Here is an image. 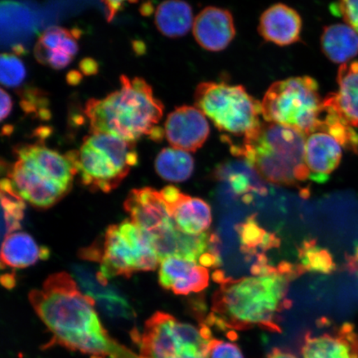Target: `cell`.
Returning a JSON list of instances; mask_svg holds the SVG:
<instances>
[{"instance_id": "obj_1", "label": "cell", "mask_w": 358, "mask_h": 358, "mask_svg": "<svg viewBox=\"0 0 358 358\" xmlns=\"http://www.w3.org/2000/svg\"><path fill=\"white\" fill-rule=\"evenodd\" d=\"M29 301L53 335V343L94 358H138L110 337L96 310V301L80 290L66 272L48 277L41 289L31 291Z\"/></svg>"}, {"instance_id": "obj_2", "label": "cell", "mask_w": 358, "mask_h": 358, "mask_svg": "<svg viewBox=\"0 0 358 358\" xmlns=\"http://www.w3.org/2000/svg\"><path fill=\"white\" fill-rule=\"evenodd\" d=\"M213 277L221 285L213 297L209 322L222 329L279 330V315L291 306L287 294L292 275L278 272L234 280L217 271Z\"/></svg>"}, {"instance_id": "obj_3", "label": "cell", "mask_w": 358, "mask_h": 358, "mask_svg": "<svg viewBox=\"0 0 358 358\" xmlns=\"http://www.w3.org/2000/svg\"><path fill=\"white\" fill-rule=\"evenodd\" d=\"M122 87L103 99L87 102L85 113L91 133H105L136 142L145 136L153 141L163 140L164 105L154 95L153 89L144 79L120 77Z\"/></svg>"}, {"instance_id": "obj_4", "label": "cell", "mask_w": 358, "mask_h": 358, "mask_svg": "<svg viewBox=\"0 0 358 358\" xmlns=\"http://www.w3.org/2000/svg\"><path fill=\"white\" fill-rule=\"evenodd\" d=\"M306 138L297 129L262 122L241 144L230 145L232 155L243 158L266 181L292 186L310 179L306 163Z\"/></svg>"}, {"instance_id": "obj_5", "label": "cell", "mask_w": 358, "mask_h": 358, "mask_svg": "<svg viewBox=\"0 0 358 358\" xmlns=\"http://www.w3.org/2000/svg\"><path fill=\"white\" fill-rule=\"evenodd\" d=\"M67 155L83 185L103 192L116 189L138 161L134 143L105 133L92 134Z\"/></svg>"}, {"instance_id": "obj_6", "label": "cell", "mask_w": 358, "mask_h": 358, "mask_svg": "<svg viewBox=\"0 0 358 358\" xmlns=\"http://www.w3.org/2000/svg\"><path fill=\"white\" fill-rule=\"evenodd\" d=\"M323 115L319 84L307 76L272 84L262 101L266 122L297 129L306 136L320 131Z\"/></svg>"}, {"instance_id": "obj_7", "label": "cell", "mask_w": 358, "mask_h": 358, "mask_svg": "<svg viewBox=\"0 0 358 358\" xmlns=\"http://www.w3.org/2000/svg\"><path fill=\"white\" fill-rule=\"evenodd\" d=\"M82 254L87 259L99 262L101 271L109 280L155 271L160 263L150 237L131 220L110 226L101 245H92Z\"/></svg>"}, {"instance_id": "obj_8", "label": "cell", "mask_w": 358, "mask_h": 358, "mask_svg": "<svg viewBox=\"0 0 358 358\" xmlns=\"http://www.w3.org/2000/svg\"><path fill=\"white\" fill-rule=\"evenodd\" d=\"M195 105L219 131L245 136L262 124V102L243 86L225 83H201L194 94Z\"/></svg>"}, {"instance_id": "obj_9", "label": "cell", "mask_w": 358, "mask_h": 358, "mask_svg": "<svg viewBox=\"0 0 358 358\" xmlns=\"http://www.w3.org/2000/svg\"><path fill=\"white\" fill-rule=\"evenodd\" d=\"M138 338V358H208L213 339L208 326L199 328L164 312L150 317Z\"/></svg>"}, {"instance_id": "obj_10", "label": "cell", "mask_w": 358, "mask_h": 358, "mask_svg": "<svg viewBox=\"0 0 358 358\" xmlns=\"http://www.w3.org/2000/svg\"><path fill=\"white\" fill-rule=\"evenodd\" d=\"M16 155L17 161L8 172V178L22 199L35 207L48 208L69 191L41 165L25 155Z\"/></svg>"}, {"instance_id": "obj_11", "label": "cell", "mask_w": 358, "mask_h": 358, "mask_svg": "<svg viewBox=\"0 0 358 358\" xmlns=\"http://www.w3.org/2000/svg\"><path fill=\"white\" fill-rule=\"evenodd\" d=\"M73 276L85 294L92 298L111 317L132 319L134 311L122 292L99 271L87 265L73 266Z\"/></svg>"}, {"instance_id": "obj_12", "label": "cell", "mask_w": 358, "mask_h": 358, "mask_svg": "<svg viewBox=\"0 0 358 358\" xmlns=\"http://www.w3.org/2000/svg\"><path fill=\"white\" fill-rule=\"evenodd\" d=\"M164 133L173 148L195 152L208 140L210 128L207 116L195 106L178 107L168 115Z\"/></svg>"}, {"instance_id": "obj_13", "label": "cell", "mask_w": 358, "mask_h": 358, "mask_svg": "<svg viewBox=\"0 0 358 358\" xmlns=\"http://www.w3.org/2000/svg\"><path fill=\"white\" fill-rule=\"evenodd\" d=\"M170 217L182 231L190 235L205 234L212 224V210L205 201L183 194L174 186L159 191Z\"/></svg>"}, {"instance_id": "obj_14", "label": "cell", "mask_w": 358, "mask_h": 358, "mask_svg": "<svg viewBox=\"0 0 358 358\" xmlns=\"http://www.w3.org/2000/svg\"><path fill=\"white\" fill-rule=\"evenodd\" d=\"M131 220L152 237L172 227L174 222L161 199L159 191L152 187L133 189L124 203Z\"/></svg>"}, {"instance_id": "obj_15", "label": "cell", "mask_w": 358, "mask_h": 358, "mask_svg": "<svg viewBox=\"0 0 358 358\" xmlns=\"http://www.w3.org/2000/svg\"><path fill=\"white\" fill-rule=\"evenodd\" d=\"M159 285L174 294L187 295L199 293L208 287V268L180 257H167L160 262Z\"/></svg>"}, {"instance_id": "obj_16", "label": "cell", "mask_w": 358, "mask_h": 358, "mask_svg": "<svg viewBox=\"0 0 358 358\" xmlns=\"http://www.w3.org/2000/svg\"><path fill=\"white\" fill-rule=\"evenodd\" d=\"M194 36L196 43L209 52H220L229 46L236 36L234 16L225 8L210 6L195 17Z\"/></svg>"}, {"instance_id": "obj_17", "label": "cell", "mask_w": 358, "mask_h": 358, "mask_svg": "<svg viewBox=\"0 0 358 358\" xmlns=\"http://www.w3.org/2000/svg\"><path fill=\"white\" fill-rule=\"evenodd\" d=\"M258 29L266 41L289 46L301 40L302 19L294 8L276 3L262 13Z\"/></svg>"}, {"instance_id": "obj_18", "label": "cell", "mask_w": 358, "mask_h": 358, "mask_svg": "<svg viewBox=\"0 0 358 358\" xmlns=\"http://www.w3.org/2000/svg\"><path fill=\"white\" fill-rule=\"evenodd\" d=\"M79 31L52 27L40 36L34 48L35 57L43 65L55 69L69 66L78 52Z\"/></svg>"}, {"instance_id": "obj_19", "label": "cell", "mask_w": 358, "mask_h": 358, "mask_svg": "<svg viewBox=\"0 0 358 358\" xmlns=\"http://www.w3.org/2000/svg\"><path fill=\"white\" fill-rule=\"evenodd\" d=\"M342 159V146L329 134L319 131L307 136L306 163L310 179L324 183L338 167Z\"/></svg>"}, {"instance_id": "obj_20", "label": "cell", "mask_w": 358, "mask_h": 358, "mask_svg": "<svg viewBox=\"0 0 358 358\" xmlns=\"http://www.w3.org/2000/svg\"><path fill=\"white\" fill-rule=\"evenodd\" d=\"M302 353L303 358H358V334L345 324L334 334L307 336Z\"/></svg>"}, {"instance_id": "obj_21", "label": "cell", "mask_w": 358, "mask_h": 358, "mask_svg": "<svg viewBox=\"0 0 358 358\" xmlns=\"http://www.w3.org/2000/svg\"><path fill=\"white\" fill-rule=\"evenodd\" d=\"M50 250L39 245L32 236L25 232H13L3 240L1 265L22 268L48 259Z\"/></svg>"}, {"instance_id": "obj_22", "label": "cell", "mask_w": 358, "mask_h": 358, "mask_svg": "<svg viewBox=\"0 0 358 358\" xmlns=\"http://www.w3.org/2000/svg\"><path fill=\"white\" fill-rule=\"evenodd\" d=\"M325 56L335 64H347L358 55V34L347 24L325 27L321 36Z\"/></svg>"}, {"instance_id": "obj_23", "label": "cell", "mask_w": 358, "mask_h": 358, "mask_svg": "<svg viewBox=\"0 0 358 358\" xmlns=\"http://www.w3.org/2000/svg\"><path fill=\"white\" fill-rule=\"evenodd\" d=\"M192 7L183 0H165L157 8L155 24L169 38L182 37L194 26Z\"/></svg>"}, {"instance_id": "obj_24", "label": "cell", "mask_w": 358, "mask_h": 358, "mask_svg": "<svg viewBox=\"0 0 358 358\" xmlns=\"http://www.w3.org/2000/svg\"><path fill=\"white\" fill-rule=\"evenodd\" d=\"M338 91L332 94L336 106L348 123L358 127V61L339 67Z\"/></svg>"}, {"instance_id": "obj_25", "label": "cell", "mask_w": 358, "mask_h": 358, "mask_svg": "<svg viewBox=\"0 0 358 358\" xmlns=\"http://www.w3.org/2000/svg\"><path fill=\"white\" fill-rule=\"evenodd\" d=\"M157 173L170 182H183L189 179L194 169V158L186 151L166 148L155 159Z\"/></svg>"}, {"instance_id": "obj_26", "label": "cell", "mask_w": 358, "mask_h": 358, "mask_svg": "<svg viewBox=\"0 0 358 358\" xmlns=\"http://www.w3.org/2000/svg\"><path fill=\"white\" fill-rule=\"evenodd\" d=\"M0 189H1L2 204L1 235L3 240L21 227L26 205L24 200L17 194L10 178L2 179Z\"/></svg>"}, {"instance_id": "obj_27", "label": "cell", "mask_w": 358, "mask_h": 358, "mask_svg": "<svg viewBox=\"0 0 358 358\" xmlns=\"http://www.w3.org/2000/svg\"><path fill=\"white\" fill-rule=\"evenodd\" d=\"M240 237L241 250L250 256H259V250L266 252L278 248L280 240L274 234L266 231L259 225L256 217L252 216L236 227Z\"/></svg>"}, {"instance_id": "obj_28", "label": "cell", "mask_w": 358, "mask_h": 358, "mask_svg": "<svg viewBox=\"0 0 358 358\" xmlns=\"http://www.w3.org/2000/svg\"><path fill=\"white\" fill-rule=\"evenodd\" d=\"M299 259L303 272L331 274L336 270L332 254L317 245L315 240L304 241L299 248Z\"/></svg>"}, {"instance_id": "obj_29", "label": "cell", "mask_w": 358, "mask_h": 358, "mask_svg": "<svg viewBox=\"0 0 358 358\" xmlns=\"http://www.w3.org/2000/svg\"><path fill=\"white\" fill-rule=\"evenodd\" d=\"M25 78V66L20 58L10 53H3L0 71L2 85L7 87H19Z\"/></svg>"}, {"instance_id": "obj_30", "label": "cell", "mask_w": 358, "mask_h": 358, "mask_svg": "<svg viewBox=\"0 0 358 358\" xmlns=\"http://www.w3.org/2000/svg\"><path fill=\"white\" fill-rule=\"evenodd\" d=\"M332 8L358 34V0H338Z\"/></svg>"}, {"instance_id": "obj_31", "label": "cell", "mask_w": 358, "mask_h": 358, "mask_svg": "<svg viewBox=\"0 0 358 358\" xmlns=\"http://www.w3.org/2000/svg\"><path fill=\"white\" fill-rule=\"evenodd\" d=\"M208 358H244V356L236 343L213 338Z\"/></svg>"}, {"instance_id": "obj_32", "label": "cell", "mask_w": 358, "mask_h": 358, "mask_svg": "<svg viewBox=\"0 0 358 358\" xmlns=\"http://www.w3.org/2000/svg\"><path fill=\"white\" fill-rule=\"evenodd\" d=\"M229 182L232 189H234L236 194L241 195L248 194L250 191L252 190V187L250 185L248 179L246 178L243 174H231Z\"/></svg>"}, {"instance_id": "obj_33", "label": "cell", "mask_w": 358, "mask_h": 358, "mask_svg": "<svg viewBox=\"0 0 358 358\" xmlns=\"http://www.w3.org/2000/svg\"><path fill=\"white\" fill-rule=\"evenodd\" d=\"M104 3L107 10V20L111 21L114 19L123 4L127 1H134V0H101Z\"/></svg>"}, {"instance_id": "obj_34", "label": "cell", "mask_w": 358, "mask_h": 358, "mask_svg": "<svg viewBox=\"0 0 358 358\" xmlns=\"http://www.w3.org/2000/svg\"><path fill=\"white\" fill-rule=\"evenodd\" d=\"M13 102L11 97L6 92L1 90V120L7 118L11 113Z\"/></svg>"}, {"instance_id": "obj_35", "label": "cell", "mask_w": 358, "mask_h": 358, "mask_svg": "<svg viewBox=\"0 0 358 358\" xmlns=\"http://www.w3.org/2000/svg\"><path fill=\"white\" fill-rule=\"evenodd\" d=\"M347 268L352 273H358V245L356 246L355 254L347 257Z\"/></svg>"}, {"instance_id": "obj_36", "label": "cell", "mask_w": 358, "mask_h": 358, "mask_svg": "<svg viewBox=\"0 0 358 358\" xmlns=\"http://www.w3.org/2000/svg\"><path fill=\"white\" fill-rule=\"evenodd\" d=\"M268 358H298L293 353L281 350L280 348H275L268 355Z\"/></svg>"}, {"instance_id": "obj_37", "label": "cell", "mask_w": 358, "mask_h": 358, "mask_svg": "<svg viewBox=\"0 0 358 358\" xmlns=\"http://www.w3.org/2000/svg\"><path fill=\"white\" fill-rule=\"evenodd\" d=\"M2 284L6 286L7 289H11L15 286V277L13 275H4L2 276Z\"/></svg>"}]
</instances>
